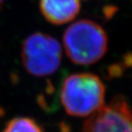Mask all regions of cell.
Returning <instances> with one entry per match:
<instances>
[{"label":"cell","instance_id":"cell-5","mask_svg":"<svg viewBox=\"0 0 132 132\" xmlns=\"http://www.w3.org/2000/svg\"><path fill=\"white\" fill-rule=\"evenodd\" d=\"M39 8L44 17L54 25H62L73 20L80 10V0H40Z\"/></svg>","mask_w":132,"mask_h":132},{"label":"cell","instance_id":"cell-3","mask_svg":"<svg viewBox=\"0 0 132 132\" xmlns=\"http://www.w3.org/2000/svg\"><path fill=\"white\" fill-rule=\"evenodd\" d=\"M62 58L60 43L51 36L35 32L22 44L21 59L25 68L37 77L51 75L56 72Z\"/></svg>","mask_w":132,"mask_h":132},{"label":"cell","instance_id":"cell-4","mask_svg":"<svg viewBox=\"0 0 132 132\" xmlns=\"http://www.w3.org/2000/svg\"><path fill=\"white\" fill-rule=\"evenodd\" d=\"M83 132H132V111L122 95L92 113L84 123Z\"/></svg>","mask_w":132,"mask_h":132},{"label":"cell","instance_id":"cell-7","mask_svg":"<svg viewBox=\"0 0 132 132\" xmlns=\"http://www.w3.org/2000/svg\"><path fill=\"white\" fill-rule=\"evenodd\" d=\"M4 1H5V0H0V7L3 5V4L4 3Z\"/></svg>","mask_w":132,"mask_h":132},{"label":"cell","instance_id":"cell-1","mask_svg":"<svg viewBox=\"0 0 132 132\" xmlns=\"http://www.w3.org/2000/svg\"><path fill=\"white\" fill-rule=\"evenodd\" d=\"M67 56L78 65H91L101 60L108 50V35L102 27L90 20L75 21L63 35Z\"/></svg>","mask_w":132,"mask_h":132},{"label":"cell","instance_id":"cell-2","mask_svg":"<svg viewBox=\"0 0 132 132\" xmlns=\"http://www.w3.org/2000/svg\"><path fill=\"white\" fill-rule=\"evenodd\" d=\"M104 101L105 85L95 74H72L64 80L61 86V104L72 116H90L104 105Z\"/></svg>","mask_w":132,"mask_h":132},{"label":"cell","instance_id":"cell-6","mask_svg":"<svg viewBox=\"0 0 132 132\" xmlns=\"http://www.w3.org/2000/svg\"><path fill=\"white\" fill-rule=\"evenodd\" d=\"M3 132H43V130L33 119L19 117L11 119Z\"/></svg>","mask_w":132,"mask_h":132}]
</instances>
